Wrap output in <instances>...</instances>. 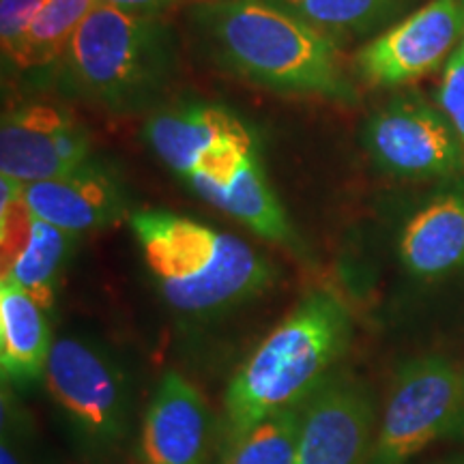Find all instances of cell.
<instances>
[{
    "label": "cell",
    "mask_w": 464,
    "mask_h": 464,
    "mask_svg": "<svg viewBox=\"0 0 464 464\" xmlns=\"http://www.w3.org/2000/svg\"><path fill=\"white\" fill-rule=\"evenodd\" d=\"M219 65L265 89L351 102L338 42L266 0H205L189 11Z\"/></svg>",
    "instance_id": "obj_1"
},
{
    "label": "cell",
    "mask_w": 464,
    "mask_h": 464,
    "mask_svg": "<svg viewBox=\"0 0 464 464\" xmlns=\"http://www.w3.org/2000/svg\"><path fill=\"white\" fill-rule=\"evenodd\" d=\"M348 307L329 290H314L274 327L232 374L224 393L228 451L265 417L314 393L351 344Z\"/></svg>",
    "instance_id": "obj_2"
},
{
    "label": "cell",
    "mask_w": 464,
    "mask_h": 464,
    "mask_svg": "<svg viewBox=\"0 0 464 464\" xmlns=\"http://www.w3.org/2000/svg\"><path fill=\"white\" fill-rule=\"evenodd\" d=\"M130 226L166 304L211 316L274 286L277 271L239 237L161 208L131 213Z\"/></svg>",
    "instance_id": "obj_3"
},
{
    "label": "cell",
    "mask_w": 464,
    "mask_h": 464,
    "mask_svg": "<svg viewBox=\"0 0 464 464\" xmlns=\"http://www.w3.org/2000/svg\"><path fill=\"white\" fill-rule=\"evenodd\" d=\"M56 67V84L67 95L110 112H136L170 84L177 45L160 15L97 3Z\"/></svg>",
    "instance_id": "obj_4"
},
{
    "label": "cell",
    "mask_w": 464,
    "mask_h": 464,
    "mask_svg": "<svg viewBox=\"0 0 464 464\" xmlns=\"http://www.w3.org/2000/svg\"><path fill=\"white\" fill-rule=\"evenodd\" d=\"M44 382L80 454L95 464L114 462L133 417L123 365L95 342L67 335L54 340Z\"/></svg>",
    "instance_id": "obj_5"
},
{
    "label": "cell",
    "mask_w": 464,
    "mask_h": 464,
    "mask_svg": "<svg viewBox=\"0 0 464 464\" xmlns=\"http://www.w3.org/2000/svg\"><path fill=\"white\" fill-rule=\"evenodd\" d=\"M464 434V374L423 355L398 370L376 432L372 464H409L434 440Z\"/></svg>",
    "instance_id": "obj_6"
},
{
    "label": "cell",
    "mask_w": 464,
    "mask_h": 464,
    "mask_svg": "<svg viewBox=\"0 0 464 464\" xmlns=\"http://www.w3.org/2000/svg\"><path fill=\"white\" fill-rule=\"evenodd\" d=\"M363 142L376 164L400 179L454 177L464 168V144L448 116L413 95L370 116Z\"/></svg>",
    "instance_id": "obj_7"
},
{
    "label": "cell",
    "mask_w": 464,
    "mask_h": 464,
    "mask_svg": "<svg viewBox=\"0 0 464 464\" xmlns=\"http://www.w3.org/2000/svg\"><path fill=\"white\" fill-rule=\"evenodd\" d=\"M464 37V0H430L365 44L357 72L374 86H400L439 69Z\"/></svg>",
    "instance_id": "obj_8"
},
{
    "label": "cell",
    "mask_w": 464,
    "mask_h": 464,
    "mask_svg": "<svg viewBox=\"0 0 464 464\" xmlns=\"http://www.w3.org/2000/svg\"><path fill=\"white\" fill-rule=\"evenodd\" d=\"M91 160V138L67 108L33 102L5 114L0 172L20 183L63 177Z\"/></svg>",
    "instance_id": "obj_9"
},
{
    "label": "cell",
    "mask_w": 464,
    "mask_h": 464,
    "mask_svg": "<svg viewBox=\"0 0 464 464\" xmlns=\"http://www.w3.org/2000/svg\"><path fill=\"white\" fill-rule=\"evenodd\" d=\"M372 392L348 376H329L304 402L297 464H372Z\"/></svg>",
    "instance_id": "obj_10"
},
{
    "label": "cell",
    "mask_w": 464,
    "mask_h": 464,
    "mask_svg": "<svg viewBox=\"0 0 464 464\" xmlns=\"http://www.w3.org/2000/svg\"><path fill=\"white\" fill-rule=\"evenodd\" d=\"M213 437L216 423L202 392L181 372H166L142 420V464H208Z\"/></svg>",
    "instance_id": "obj_11"
},
{
    "label": "cell",
    "mask_w": 464,
    "mask_h": 464,
    "mask_svg": "<svg viewBox=\"0 0 464 464\" xmlns=\"http://www.w3.org/2000/svg\"><path fill=\"white\" fill-rule=\"evenodd\" d=\"M24 198L34 218L73 237L131 218L123 181L92 160L63 177L24 185Z\"/></svg>",
    "instance_id": "obj_12"
},
{
    "label": "cell",
    "mask_w": 464,
    "mask_h": 464,
    "mask_svg": "<svg viewBox=\"0 0 464 464\" xmlns=\"http://www.w3.org/2000/svg\"><path fill=\"white\" fill-rule=\"evenodd\" d=\"M54 346L48 312L11 276L0 280V370L14 387H31L45 376Z\"/></svg>",
    "instance_id": "obj_13"
},
{
    "label": "cell",
    "mask_w": 464,
    "mask_h": 464,
    "mask_svg": "<svg viewBox=\"0 0 464 464\" xmlns=\"http://www.w3.org/2000/svg\"><path fill=\"white\" fill-rule=\"evenodd\" d=\"M246 131L247 127L228 110L183 106L153 114L142 133L158 158L179 177L188 179L208 150Z\"/></svg>",
    "instance_id": "obj_14"
},
{
    "label": "cell",
    "mask_w": 464,
    "mask_h": 464,
    "mask_svg": "<svg viewBox=\"0 0 464 464\" xmlns=\"http://www.w3.org/2000/svg\"><path fill=\"white\" fill-rule=\"evenodd\" d=\"M400 260L411 276L439 280L464 266V194H443L409 219Z\"/></svg>",
    "instance_id": "obj_15"
},
{
    "label": "cell",
    "mask_w": 464,
    "mask_h": 464,
    "mask_svg": "<svg viewBox=\"0 0 464 464\" xmlns=\"http://www.w3.org/2000/svg\"><path fill=\"white\" fill-rule=\"evenodd\" d=\"M327 37L351 39L387 26L411 0H266Z\"/></svg>",
    "instance_id": "obj_16"
},
{
    "label": "cell",
    "mask_w": 464,
    "mask_h": 464,
    "mask_svg": "<svg viewBox=\"0 0 464 464\" xmlns=\"http://www.w3.org/2000/svg\"><path fill=\"white\" fill-rule=\"evenodd\" d=\"M97 3L100 0H44L20 48L11 56V65L22 72L56 65Z\"/></svg>",
    "instance_id": "obj_17"
},
{
    "label": "cell",
    "mask_w": 464,
    "mask_h": 464,
    "mask_svg": "<svg viewBox=\"0 0 464 464\" xmlns=\"http://www.w3.org/2000/svg\"><path fill=\"white\" fill-rule=\"evenodd\" d=\"M75 239L78 237L34 218L31 239H28L24 252L3 276L14 277L45 312H52L56 305L58 282H61L63 269L72 256Z\"/></svg>",
    "instance_id": "obj_18"
},
{
    "label": "cell",
    "mask_w": 464,
    "mask_h": 464,
    "mask_svg": "<svg viewBox=\"0 0 464 464\" xmlns=\"http://www.w3.org/2000/svg\"><path fill=\"white\" fill-rule=\"evenodd\" d=\"M304 402L265 417L226 451V464H297Z\"/></svg>",
    "instance_id": "obj_19"
},
{
    "label": "cell",
    "mask_w": 464,
    "mask_h": 464,
    "mask_svg": "<svg viewBox=\"0 0 464 464\" xmlns=\"http://www.w3.org/2000/svg\"><path fill=\"white\" fill-rule=\"evenodd\" d=\"M0 249L3 274H7L31 239L34 213L24 198V183L0 177Z\"/></svg>",
    "instance_id": "obj_20"
},
{
    "label": "cell",
    "mask_w": 464,
    "mask_h": 464,
    "mask_svg": "<svg viewBox=\"0 0 464 464\" xmlns=\"http://www.w3.org/2000/svg\"><path fill=\"white\" fill-rule=\"evenodd\" d=\"M439 103L464 144V50L458 48L448 58L440 84Z\"/></svg>",
    "instance_id": "obj_21"
},
{
    "label": "cell",
    "mask_w": 464,
    "mask_h": 464,
    "mask_svg": "<svg viewBox=\"0 0 464 464\" xmlns=\"http://www.w3.org/2000/svg\"><path fill=\"white\" fill-rule=\"evenodd\" d=\"M44 0H0V44L5 61H11Z\"/></svg>",
    "instance_id": "obj_22"
},
{
    "label": "cell",
    "mask_w": 464,
    "mask_h": 464,
    "mask_svg": "<svg viewBox=\"0 0 464 464\" xmlns=\"http://www.w3.org/2000/svg\"><path fill=\"white\" fill-rule=\"evenodd\" d=\"M100 3L138 15H161L164 11L174 7V5L181 3V0H100Z\"/></svg>",
    "instance_id": "obj_23"
},
{
    "label": "cell",
    "mask_w": 464,
    "mask_h": 464,
    "mask_svg": "<svg viewBox=\"0 0 464 464\" xmlns=\"http://www.w3.org/2000/svg\"><path fill=\"white\" fill-rule=\"evenodd\" d=\"M0 464H24L20 458H17L14 445L9 443L5 434H3V450H0Z\"/></svg>",
    "instance_id": "obj_24"
},
{
    "label": "cell",
    "mask_w": 464,
    "mask_h": 464,
    "mask_svg": "<svg viewBox=\"0 0 464 464\" xmlns=\"http://www.w3.org/2000/svg\"><path fill=\"white\" fill-rule=\"evenodd\" d=\"M448 464H464V460H454V462H448Z\"/></svg>",
    "instance_id": "obj_25"
},
{
    "label": "cell",
    "mask_w": 464,
    "mask_h": 464,
    "mask_svg": "<svg viewBox=\"0 0 464 464\" xmlns=\"http://www.w3.org/2000/svg\"><path fill=\"white\" fill-rule=\"evenodd\" d=\"M462 50H464V37H462Z\"/></svg>",
    "instance_id": "obj_26"
}]
</instances>
